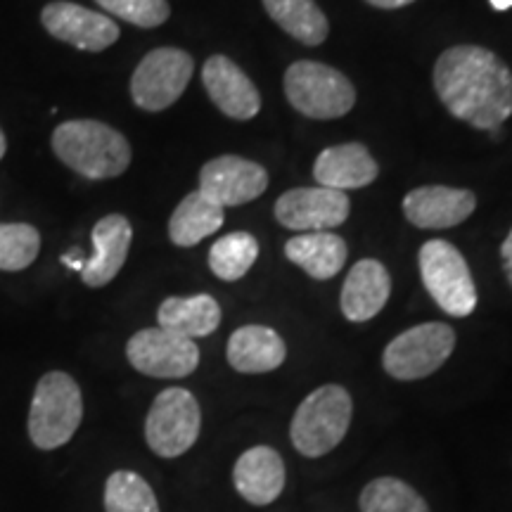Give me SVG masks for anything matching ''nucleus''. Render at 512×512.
<instances>
[{
	"mask_svg": "<svg viewBox=\"0 0 512 512\" xmlns=\"http://www.w3.org/2000/svg\"><path fill=\"white\" fill-rule=\"evenodd\" d=\"M477 207L475 192L448 185H425L403 197V214L413 226L425 230L453 228L470 219Z\"/></svg>",
	"mask_w": 512,
	"mask_h": 512,
	"instance_id": "nucleus-14",
	"label": "nucleus"
},
{
	"mask_svg": "<svg viewBox=\"0 0 512 512\" xmlns=\"http://www.w3.org/2000/svg\"><path fill=\"white\" fill-rule=\"evenodd\" d=\"M491 8L498 10V12H508L512 8V0H489Z\"/></svg>",
	"mask_w": 512,
	"mask_h": 512,
	"instance_id": "nucleus-32",
	"label": "nucleus"
},
{
	"mask_svg": "<svg viewBox=\"0 0 512 512\" xmlns=\"http://www.w3.org/2000/svg\"><path fill=\"white\" fill-rule=\"evenodd\" d=\"M105 512H159L152 486L138 472L117 470L105 484Z\"/></svg>",
	"mask_w": 512,
	"mask_h": 512,
	"instance_id": "nucleus-27",
	"label": "nucleus"
},
{
	"mask_svg": "<svg viewBox=\"0 0 512 512\" xmlns=\"http://www.w3.org/2000/svg\"><path fill=\"white\" fill-rule=\"evenodd\" d=\"M228 363L238 373H271L283 366L287 347L278 332L266 325H245L228 339Z\"/></svg>",
	"mask_w": 512,
	"mask_h": 512,
	"instance_id": "nucleus-20",
	"label": "nucleus"
},
{
	"mask_svg": "<svg viewBox=\"0 0 512 512\" xmlns=\"http://www.w3.org/2000/svg\"><path fill=\"white\" fill-rule=\"evenodd\" d=\"M368 5H373V8H380V10H399V8H406V5L415 3V0H366Z\"/></svg>",
	"mask_w": 512,
	"mask_h": 512,
	"instance_id": "nucleus-31",
	"label": "nucleus"
},
{
	"mask_svg": "<svg viewBox=\"0 0 512 512\" xmlns=\"http://www.w3.org/2000/svg\"><path fill=\"white\" fill-rule=\"evenodd\" d=\"M266 188L264 166L235 155L211 159L200 171V192L219 207H240L264 195Z\"/></svg>",
	"mask_w": 512,
	"mask_h": 512,
	"instance_id": "nucleus-13",
	"label": "nucleus"
},
{
	"mask_svg": "<svg viewBox=\"0 0 512 512\" xmlns=\"http://www.w3.org/2000/svg\"><path fill=\"white\" fill-rule=\"evenodd\" d=\"M361 512H430L425 498L396 477L373 479L361 491Z\"/></svg>",
	"mask_w": 512,
	"mask_h": 512,
	"instance_id": "nucleus-26",
	"label": "nucleus"
},
{
	"mask_svg": "<svg viewBox=\"0 0 512 512\" xmlns=\"http://www.w3.org/2000/svg\"><path fill=\"white\" fill-rule=\"evenodd\" d=\"M223 226V207L214 204L200 190L190 192L178 204L169 221V238L176 247H195Z\"/></svg>",
	"mask_w": 512,
	"mask_h": 512,
	"instance_id": "nucleus-23",
	"label": "nucleus"
},
{
	"mask_svg": "<svg viewBox=\"0 0 512 512\" xmlns=\"http://www.w3.org/2000/svg\"><path fill=\"white\" fill-rule=\"evenodd\" d=\"M349 211L347 192L330 188H294L275 202V219L280 226L299 233H320L342 226Z\"/></svg>",
	"mask_w": 512,
	"mask_h": 512,
	"instance_id": "nucleus-12",
	"label": "nucleus"
},
{
	"mask_svg": "<svg viewBox=\"0 0 512 512\" xmlns=\"http://www.w3.org/2000/svg\"><path fill=\"white\" fill-rule=\"evenodd\" d=\"M195 72V62L181 48L147 53L131 76V98L140 110L164 112L181 98Z\"/></svg>",
	"mask_w": 512,
	"mask_h": 512,
	"instance_id": "nucleus-9",
	"label": "nucleus"
},
{
	"mask_svg": "<svg viewBox=\"0 0 512 512\" xmlns=\"http://www.w3.org/2000/svg\"><path fill=\"white\" fill-rule=\"evenodd\" d=\"M41 22L57 41L86 53H102L119 41V27L114 19L69 0L48 3L41 12Z\"/></svg>",
	"mask_w": 512,
	"mask_h": 512,
	"instance_id": "nucleus-11",
	"label": "nucleus"
},
{
	"mask_svg": "<svg viewBox=\"0 0 512 512\" xmlns=\"http://www.w3.org/2000/svg\"><path fill=\"white\" fill-rule=\"evenodd\" d=\"M264 8L280 29L304 46H320L330 34V24L316 0H264Z\"/></svg>",
	"mask_w": 512,
	"mask_h": 512,
	"instance_id": "nucleus-24",
	"label": "nucleus"
},
{
	"mask_svg": "<svg viewBox=\"0 0 512 512\" xmlns=\"http://www.w3.org/2000/svg\"><path fill=\"white\" fill-rule=\"evenodd\" d=\"M354 403L344 387L325 384L299 403L292 418V444L306 458H320L347 437Z\"/></svg>",
	"mask_w": 512,
	"mask_h": 512,
	"instance_id": "nucleus-4",
	"label": "nucleus"
},
{
	"mask_svg": "<svg viewBox=\"0 0 512 512\" xmlns=\"http://www.w3.org/2000/svg\"><path fill=\"white\" fill-rule=\"evenodd\" d=\"M83 420L81 389L72 375L53 370L38 380L29 408V439L41 451L67 444Z\"/></svg>",
	"mask_w": 512,
	"mask_h": 512,
	"instance_id": "nucleus-3",
	"label": "nucleus"
},
{
	"mask_svg": "<svg viewBox=\"0 0 512 512\" xmlns=\"http://www.w3.org/2000/svg\"><path fill=\"white\" fill-rule=\"evenodd\" d=\"M5 150H8V140H5V133H3V128H0V159L5 157Z\"/></svg>",
	"mask_w": 512,
	"mask_h": 512,
	"instance_id": "nucleus-33",
	"label": "nucleus"
},
{
	"mask_svg": "<svg viewBox=\"0 0 512 512\" xmlns=\"http://www.w3.org/2000/svg\"><path fill=\"white\" fill-rule=\"evenodd\" d=\"M133 228L121 214L102 216L93 228V256L83 261L81 280L88 287H105L117 278L131 252Z\"/></svg>",
	"mask_w": 512,
	"mask_h": 512,
	"instance_id": "nucleus-16",
	"label": "nucleus"
},
{
	"mask_svg": "<svg viewBox=\"0 0 512 512\" xmlns=\"http://www.w3.org/2000/svg\"><path fill=\"white\" fill-rule=\"evenodd\" d=\"M259 256V242L249 233H230L209 249V268L216 278L235 283L245 278Z\"/></svg>",
	"mask_w": 512,
	"mask_h": 512,
	"instance_id": "nucleus-25",
	"label": "nucleus"
},
{
	"mask_svg": "<svg viewBox=\"0 0 512 512\" xmlns=\"http://www.w3.org/2000/svg\"><path fill=\"white\" fill-rule=\"evenodd\" d=\"M159 328L178 337L192 339L209 337L221 325V306L209 294L195 297H169L157 311Z\"/></svg>",
	"mask_w": 512,
	"mask_h": 512,
	"instance_id": "nucleus-21",
	"label": "nucleus"
},
{
	"mask_svg": "<svg viewBox=\"0 0 512 512\" xmlns=\"http://www.w3.org/2000/svg\"><path fill=\"white\" fill-rule=\"evenodd\" d=\"M501 259H503V271H505V275H508V283L512 287V228H510L508 238L503 240Z\"/></svg>",
	"mask_w": 512,
	"mask_h": 512,
	"instance_id": "nucleus-30",
	"label": "nucleus"
},
{
	"mask_svg": "<svg viewBox=\"0 0 512 512\" xmlns=\"http://www.w3.org/2000/svg\"><path fill=\"white\" fill-rule=\"evenodd\" d=\"M285 95L299 114L309 119H339L351 112L356 88L328 64L302 60L285 72Z\"/></svg>",
	"mask_w": 512,
	"mask_h": 512,
	"instance_id": "nucleus-5",
	"label": "nucleus"
},
{
	"mask_svg": "<svg viewBox=\"0 0 512 512\" xmlns=\"http://www.w3.org/2000/svg\"><path fill=\"white\" fill-rule=\"evenodd\" d=\"M41 252V235L29 223H0V271H24Z\"/></svg>",
	"mask_w": 512,
	"mask_h": 512,
	"instance_id": "nucleus-28",
	"label": "nucleus"
},
{
	"mask_svg": "<svg viewBox=\"0 0 512 512\" xmlns=\"http://www.w3.org/2000/svg\"><path fill=\"white\" fill-rule=\"evenodd\" d=\"M380 174L373 155L358 143L335 145L323 150L313 164V176L320 183V188L330 190H356L366 188Z\"/></svg>",
	"mask_w": 512,
	"mask_h": 512,
	"instance_id": "nucleus-18",
	"label": "nucleus"
},
{
	"mask_svg": "<svg viewBox=\"0 0 512 512\" xmlns=\"http://www.w3.org/2000/svg\"><path fill=\"white\" fill-rule=\"evenodd\" d=\"M200 403L188 389L171 387L152 401L145 420V439L152 453L162 458H178L188 453L200 437Z\"/></svg>",
	"mask_w": 512,
	"mask_h": 512,
	"instance_id": "nucleus-8",
	"label": "nucleus"
},
{
	"mask_svg": "<svg viewBox=\"0 0 512 512\" xmlns=\"http://www.w3.org/2000/svg\"><path fill=\"white\" fill-rule=\"evenodd\" d=\"M53 152L83 178L105 181L124 174L131 164V145L117 128L95 119L64 121L53 131Z\"/></svg>",
	"mask_w": 512,
	"mask_h": 512,
	"instance_id": "nucleus-2",
	"label": "nucleus"
},
{
	"mask_svg": "<svg viewBox=\"0 0 512 512\" xmlns=\"http://www.w3.org/2000/svg\"><path fill=\"white\" fill-rule=\"evenodd\" d=\"M202 81L214 105L235 121L254 119L261 110V95L252 79L226 55H211L204 62Z\"/></svg>",
	"mask_w": 512,
	"mask_h": 512,
	"instance_id": "nucleus-15",
	"label": "nucleus"
},
{
	"mask_svg": "<svg viewBox=\"0 0 512 512\" xmlns=\"http://www.w3.org/2000/svg\"><path fill=\"white\" fill-rule=\"evenodd\" d=\"M392 278L387 268L375 259H363L351 268L342 287V313L351 323H366L387 304Z\"/></svg>",
	"mask_w": 512,
	"mask_h": 512,
	"instance_id": "nucleus-19",
	"label": "nucleus"
},
{
	"mask_svg": "<svg viewBox=\"0 0 512 512\" xmlns=\"http://www.w3.org/2000/svg\"><path fill=\"white\" fill-rule=\"evenodd\" d=\"M102 10L140 29H155L169 19V0H95Z\"/></svg>",
	"mask_w": 512,
	"mask_h": 512,
	"instance_id": "nucleus-29",
	"label": "nucleus"
},
{
	"mask_svg": "<svg viewBox=\"0 0 512 512\" xmlns=\"http://www.w3.org/2000/svg\"><path fill=\"white\" fill-rule=\"evenodd\" d=\"M420 275L430 297L448 316L465 318L477 306V287L465 256L451 242L430 240L420 249Z\"/></svg>",
	"mask_w": 512,
	"mask_h": 512,
	"instance_id": "nucleus-6",
	"label": "nucleus"
},
{
	"mask_svg": "<svg viewBox=\"0 0 512 512\" xmlns=\"http://www.w3.org/2000/svg\"><path fill=\"white\" fill-rule=\"evenodd\" d=\"M434 91L453 117L491 131L512 114V72L482 46H453L434 64Z\"/></svg>",
	"mask_w": 512,
	"mask_h": 512,
	"instance_id": "nucleus-1",
	"label": "nucleus"
},
{
	"mask_svg": "<svg viewBox=\"0 0 512 512\" xmlns=\"http://www.w3.org/2000/svg\"><path fill=\"white\" fill-rule=\"evenodd\" d=\"M456 347V332L446 323H422L387 344L382 366L394 380H422L444 366Z\"/></svg>",
	"mask_w": 512,
	"mask_h": 512,
	"instance_id": "nucleus-7",
	"label": "nucleus"
},
{
	"mask_svg": "<svg viewBox=\"0 0 512 512\" xmlns=\"http://www.w3.org/2000/svg\"><path fill=\"white\" fill-rule=\"evenodd\" d=\"M128 363L147 377L178 380L188 377L200 366V349L192 339L157 328L140 330L126 344Z\"/></svg>",
	"mask_w": 512,
	"mask_h": 512,
	"instance_id": "nucleus-10",
	"label": "nucleus"
},
{
	"mask_svg": "<svg viewBox=\"0 0 512 512\" xmlns=\"http://www.w3.org/2000/svg\"><path fill=\"white\" fill-rule=\"evenodd\" d=\"M347 242L330 230L302 233L287 240L285 256L316 280H330L347 264Z\"/></svg>",
	"mask_w": 512,
	"mask_h": 512,
	"instance_id": "nucleus-22",
	"label": "nucleus"
},
{
	"mask_svg": "<svg viewBox=\"0 0 512 512\" xmlns=\"http://www.w3.org/2000/svg\"><path fill=\"white\" fill-rule=\"evenodd\" d=\"M238 494L252 505H271L285 489V463L271 446H254L233 467Z\"/></svg>",
	"mask_w": 512,
	"mask_h": 512,
	"instance_id": "nucleus-17",
	"label": "nucleus"
}]
</instances>
